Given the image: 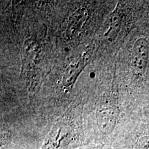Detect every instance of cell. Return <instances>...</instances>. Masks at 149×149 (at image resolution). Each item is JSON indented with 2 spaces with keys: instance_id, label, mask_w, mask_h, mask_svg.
<instances>
[{
  "instance_id": "6da1fadb",
  "label": "cell",
  "mask_w": 149,
  "mask_h": 149,
  "mask_svg": "<svg viewBox=\"0 0 149 149\" xmlns=\"http://www.w3.org/2000/svg\"><path fill=\"white\" fill-rule=\"evenodd\" d=\"M81 139V134L74 124L62 121L52 127L40 149H72Z\"/></svg>"
},
{
  "instance_id": "7a4b0ae2",
  "label": "cell",
  "mask_w": 149,
  "mask_h": 149,
  "mask_svg": "<svg viewBox=\"0 0 149 149\" xmlns=\"http://www.w3.org/2000/svg\"><path fill=\"white\" fill-rule=\"evenodd\" d=\"M96 128L102 137H109L114 131L117 124L115 110L109 106L102 107L96 112Z\"/></svg>"
},
{
  "instance_id": "3957f363",
  "label": "cell",
  "mask_w": 149,
  "mask_h": 149,
  "mask_svg": "<svg viewBox=\"0 0 149 149\" xmlns=\"http://www.w3.org/2000/svg\"><path fill=\"white\" fill-rule=\"evenodd\" d=\"M88 57L86 55H79L74 59L66 68L62 78L63 85L69 87L75 82L80 72L82 71L88 62Z\"/></svg>"
},
{
  "instance_id": "277c9868",
  "label": "cell",
  "mask_w": 149,
  "mask_h": 149,
  "mask_svg": "<svg viewBox=\"0 0 149 149\" xmlns=\"http://www.w3.org/2000/svg\"><path fill=\"white\" fill-rule=\"evenodd\" d=\"M148 44L143 39L137 40L133 48L132 65L134 71L137 74H141L145 69L148 57Z\"/></svg>"
},
{
  "instance_id": "5b68a950",
  "label": "cell",
  "mask_w": 149,
  "mask_h": 149,
  "mask_svg": "<svg viewBox=\"0 0 149 149\" xmlns=\"http://www.w3.org/2000/svg\"><path fill=\"white\" fill-rule=\"evenodd\" d=\"M88 13L85 8H79L72 15L66 29V35L68 38H72L79 33L86 21Z\"/></svg>"
}]
</instances>
